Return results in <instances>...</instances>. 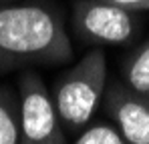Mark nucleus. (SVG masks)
Segmentation results:
<instances>
[{"label": "nucleus", "instance_id": "obj_6", "mask_svg": "<svg viewBox=\"0 0 149 144\" xmlns=\"http://www.w3.org/2000/svg\"><path fill=\"white\" fill-rule=\"evenodd\" d=\"M121 76L127 86L149 96V38L133 48L121 64Z\"/></svg>", "mask_w": 149, "mask_h": 144}, {"label": "nucleus", "instance_id": "obj_9", "mask_svg": "<svg viewBox=\"0 0 149 144\" xmlns=\"http://www.w3.org/2000/svg\"><path fill=\"white\" fill-rule=\"evenodd\" d=\"M107 2L119 4V6H123V8L135 10V12H141V10H149V0H107Z\"/></svg>", "mask_w": 149, "mask_h": 144}, {"label": "nucleus", "instance_id": "obj_10", "mask_svg": "<svg viewBox=\"0 0 149 144\" xmlns=\"http://www.w3.org/2000/svg\"><path fill=\"white\" fill-rule=\"evenodd\" d=\"M6 2H18V0H0V4H6Z\"/></svg>", "mask_w": 149, "mask_h": 144}, {"label": "nucleus", "instance_id": "obj_5", "mask_svg": "<svg viewBox=\"0 0 149 144\" xmlns=\"http://www.w3.org/2000/svg\"><path fill=\"white\" fill-rule=\"evenodd\" d=\"M103 108L119 128L127 144H149V96L127 86L121 80L111 82L103 94Z\"/></svg>", "mask_w": 149, "mask_h": 144}, {"label": "nucleus", "instance_id": "obj_2", "mask_svg": "<svg viewBox=\"0 0 149 144\" xmlns=\"http://www.w3.org/2000/svg\"><path fill=\"white\" fill-rule=\"evenodd\" d=\"M107 88V58L103 48H91L71 68L58 74L50 94L67 134H77L103 102Z\"/></svg>", "mask_w": 149, "mask_h": 144}, {"label": "nucleus", "instance_id": "obj_8", "mask_svg": "<svg viewBox=\"0 0 149 144\" xmlns=\"http://www.w3.org/2000/svg\"><path fill=\"white\" fill-rule=\"evenodd\" d=\"M74 144H127L119 128L111 122H87L77 134H74Z\"/></svg>", "mask_w": 149, "mask_h": 144}, {"label": "nucleus", "instance_id": "obj_7", "mask_svg": "<svg viewBox=\"0 0 149 144\" xmlns=\"http://www.w3.org/2000/svg\"><path fill=\"white\" fill-rule=\"evenodd\" d=\"M20 142V118H18V94L0 84V144Z\"/></svg>", "mask_w": 149, "mask_h": 144}, {"label": "nucleus", "instance_id": "obj_4", "mask_svg": "<svg viewBox=\"0 0 149 144\" xmlns=\"http://www.w3.org/2000/svg\"><path fill=\"white\" fill-rule=\"evenodd\" d=\"M18 118L20 142L65 144L67 132L58 120L52 94L40 74L26 70L18 78Z\"/></svg>", "mask_w": 149, "mask_h": 144}, {"label": "nucleus", "instance_id": "obj_1", "mask_svg": "<svg viewBox=\"0 0 149 144\" xmlns=\"http://www.w3.org/2000/svg\"><path fill=\"white\" fill-rule=\"evenodd\" d=\"M73 58L63 12L49 2L0 4V74Z\"/></svg>", "mask_w": 149, "mask_h": 144}, {"label": "nucleus", "instance_id": "obj_3", "mask_svg": "<svg viewBox=\"0 0 149 144\" xmlns=\"http://www.w3.org/2000/svg\"><path fill=\"white\" fill-rule=\"evenodd\" d=\"M73 30L77 38L91 48L131 44L141 22L135 10L107 0H77L73 6Z\"/></svg>", "mask_w": 149, "mask_h": 144}]
</instances>
